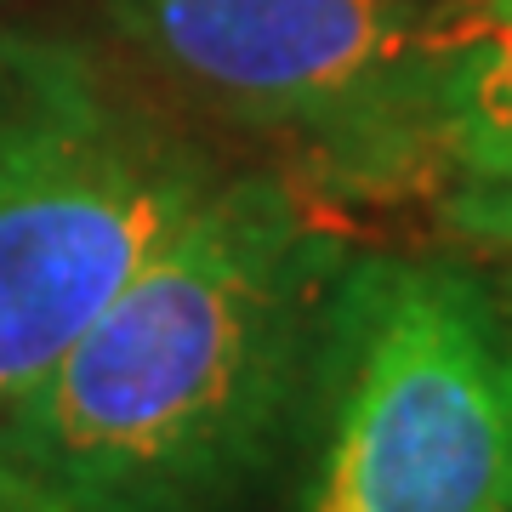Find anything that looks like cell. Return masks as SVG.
Returning <instances> with one entry per match:
<instances>
[{
	"label": "cell",
	"instance_id": "5",
	"mask_svg": "<svg viewBox=\"0 0 512 512\" xmlns=\"http://www.w3.org/2000/svg\"><path fill=\"white\" fill-rule=\"evenodd\" d=\"M501 154H512V0H439L410 52L382 200H427Z\"/></svg>",
	"mask_w": 512,
	"mask_h": 512
},
{
	"label": "cell",
	"instance_id": "1",
	"mask_svg": "<svg viewBox=\"0 0 512 512\" xmlns=\"http://www.w3.org/2000/svg\"><path fill=\"white\" fill-rule=\"evenodd\" d=\"M296 171H222L29 393L6 450L74 512H251L296 450L353 239Z\"/></svg>",
	"mask_w": 512,
	"mask_h": 512
},
{
	"label": "cell",
	"instance_id": "4",
	"mask_svg": "<svg viewBox=\"0 0 512 512\" xmlns=\"http://www.w3.org/2000/svg\"><path fill=\"white\" fill-rule=\"evenodd\" d=\"M439 0H103L165 103L256 131L325 200H382L410 52Z\"/></svg>",
	"mask_w": 512,
	"mask_h": 512
},
{
	"label": "cell",
	"instance_id": "2",
	"mask_svg": "<svg viewBox=\"0 0 512 512\" xmlns=\"http://www.w3.org/2000/svg\"><path fill=\"white\" fill-rule=\"evenodd\" d=\"M217 177L148 80L57 29H0V410Z\"/></svg>",
	"mask_w": 512,
	"mask_h": 512
},
{
	"label": "cell",
	"instance_id": "6",
	"mask_svg": "<svg viewBox=\"0 0 512 512\" xmlns=\"http://www.w3.org/2000/svg\"><path fill=\"white\" fill-rule=\"evenodd\" d=\"M427 205L450 251H467L478 262H512V154L444 177Z\"/></svg>",
	"mask_w": 512,
	"mask_h": 512
},
{
	"label": "cell",
	"instance_id": "8",
	"mask_svg": "<svg viewBox=\"0 0 512 512\" xmlns=\"http://www.w3.org/2000/svg\"><path fill=\"white\" fill-rule=\"evenodd\" d=\"M490 274H495V285H501V302H507V313H512V262H490Z\"/></svg>",
	"mask_w": 512,
	"mask_h": 512
},
{
	"label": "cell",
	"instance_id": "7",
	"mask_svg": "<svg viewBox=\"0 0 512 512\" xmlns=\"http://www.w3.org/2000/svg\"><path fill=\"white\" fill-rule=\"evenodd\" d=\"M0 512H74L63 495L35 473V467H23L6 439H0Z\"/></svg>",
	"mask_w": 512,
	"mask_h": 512
},
{
	"label": "cell",
	"instance_id": "3",
	"mask_svg": "<svg viewBox=\"0 0 512 512\" xmlns=\"http://www.w3.org/2000/svg\"><path fill=\"white\" fill-rule=\"evenodd\" d=\"M296 512H512V313L467 251H353Z\"/></svg>",
	"mask_w": 512,
	"mask_h": 512
}]
</instances>
